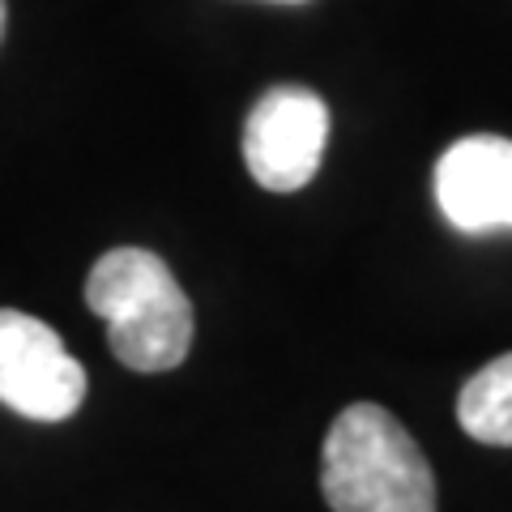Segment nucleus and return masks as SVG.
<instances>
[{
	"instance_id": "1",
	"label": "nucleus",
	"mask_w": 512,
	"mask_h": 512,
	"mask_svg": "<svg viewBox=\"0 0 512 512\" xmlns=\"http://www.w3.org/2000/svg\"><path fill=\"white\" fill-rule=\"evenodd\" d=\"M333 512H436V474L384 406L359 402L333 419L320 461Z\"/></svg>"
},
{
	"instance_id": "2",
	"label": "nucleus",
	"mask_w": 512,
	"mask_h": 512,
	"mask_svg": "<svg viewBox=\"0 0 512 512\" xmlns=\"http://www.w3.org/2000/svg\"><path fill=\"white\" fill-rule=\"evenodd\" d=\"M86 303L107 320L111 355L133 372H171L192 346V303L163 256L111 248L86 278Z\"/></svg>"
},
{
	"instance_id": "3",
	"label": "nucleus",
	"mask_w": 512,
	"mask_h": 512,
	"mask_svg": "<svg viewBox=\"0 0 512 512\" xmlns=\"http://www.w3.org/2000/svg\"><path fill=\"white\" fill-rule=\"evenodd\" d=\"M0 402L35 423H64L86 402V372L39 316L0 308Z\"/></svg>"
},
{
	"instance_id": "4",
	"label": "nucleus",
	"mask_w": 512,
	"mask_h": 512,
	"mask_svg": "<svg viewBox=\"0 0 512 512\" xmlns=\"http://www.w3.org/2000/svg\"><path fill=\"white\" fill-rule=\"evenodd\" d=\"M329 141V107L303 86H274L244 120V163L269 192H299L320 171Z\"/></svg>"
},
{
	"instance_id": "5",
	"label": "nucleus",
	"mask_w": 512,
	"mask_h": 512,
	"mask_svg": "<svg viewBox=\"0 0 512 512\" xmlns=\"http://www.w3.org/2000/svg\"><path fill=\"white\" fill-rule=\"evenodd\" d=\"M436 205L466 235L512 231V141L461 137L436 163Z\"/></svg>"
},
{
	"instance_id": "6",
	"label": "nucleus",
	"mask_w": 512,
	"mask_h": 512,
	"mask_svg": "<svg viewBox=\"0 0 512 512\" xmlns=\"http://www.w3.org/2000/svg\"><path fill=\"white\" fill-rule=\"evenodd\" d=\"M457 419L470 440L512 448V355H500L466 380L457 397Z\"/></svg>"
},
{
	"instance_id": "7",
	"label": "nucleus",
	"mask_w": 512,
	"mask_h": 512,
	"mask_svg": "<svg viewBox=\"0 0 512 512\" xmlns=\"http://www.w3.org/2000/svg\"><path fill=\"white\" fill-rule=\"evenodd\" d=\"M5 22H9V9H5V0H0V39H5Z\"/></svg>"
},
{
	"instance_id": "8",
	"label": "nucleus",
	"mask_w": 512,
	"mask_h": 512,
	"mask_svg": "<svg viewBox=\"0 0 512 512\" xmlns=\"http://www.w3.org/2000/svg\"><path fill=\"white\" fill-rule=\"evenodd\" d=\"M282 5H303V0H282Z\"/></svg>"
}]
</instances>
